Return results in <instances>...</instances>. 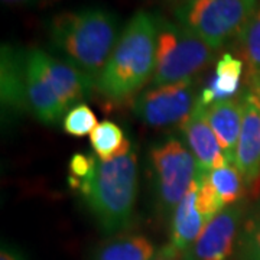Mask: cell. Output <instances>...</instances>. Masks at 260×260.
<instances>
[{
  "label": "cell",
  "mask_w": 260,
  "mask_h": 260,
  "mask_svg": "<svg viewBox=\"0 0 260 260\" xmlns=\"http://www.w3.org/2000/svg\"><path fill=\"white\" fill-rule=\"evenodd\" d=\"M243 121L236 148L234 165L247 184L260 175V93L244 88L242 95Z\"/></svg>",
  "instance_id": "cell-10"
},
{
  "label": "cell",
  "mask_w": 260,
  "mask_h": 260,
  "mask_svg": "<svg viewBox=\"0 0 260 260\" xmlns=\"http://www.w3.org/2000/svg\"><path fill=\"white\" fill-rule=\"evenodd\" d=\"M207 175L224 207L237 204L242 200L247 182L234 164L214 169Z\"/></svg>",
  "instance_id": "cell-19"
},
{
  "label": "cell",
  "mask_w": 260,
  "mask_h": 260,
  "mask_svg": "<svg viewBox=\"0 0 260 260\" xmlns=\"http://www.w3.org/2000/svg\"><path fill=\"white\" fill-rule=\"evenodd\" d=\"M244 74V62L230 52H225L217 61L215 74L210 84L197 95V104L208 107L214 103L232 100L240 91L242 77Z\"/></svg>",
  "instance_id": "cell-15"
},
{
  "label": "cell",
  "mask_w": 260,
  "mask_h": 260,
  "mask_svg": "<svg viewBox=\"0 0 260 260\" xmlns=\"http://www.w3.org/2000/svg\"><path fill=\"white\" fill-rule=\"evenodd\" d=\"M181 129L184 132L186 145L192 152L201 172L208 174L229 164L215 133L205 119L204 107L195 103L194 110L181 124Z\"/></svg>",
  "instance_id": "cell-11"
},
{
  "label": "cell",
  "mask_w": 260,
  "mask_h": 260,
  "mask_svg": "<svg viewBox=\"0 0 260 260\" xmlns=\"http://www.w3.org/2000/svg\"><path fill=\"white\" fill-rule=\"evenodd\" d=\"M198 178L195 177L191 188L185 197L181 200L177 208L172 213L171 220V244L178 250L185 251L198 239L207 225L203 214L197 208V195H198Z\"/></svg>",
  "instance_id": "cell-14"
},
{
  "label": "cell",
  "mask_w": 260,
  "mask_h": 260,
  "mask_svg": "<svg viewBox=\"0 0 260 260\" xmlns=\"http://www.w3.org/2000/svg\"><path fill=\"white\" fill-rule=\"evenodd\" d=\"M90 142L99 160H112L132 149V143L124 136L120 126L110 120L97 124L90 135Z\"/></svg>",
  "instance_id": "cell-18"
},
{
  "label": "cell",
  "mask_w": 260,
  "mask_h": 260,
  "mask_svg": "<svg viewBox=\"0 0 260 260\" xmlns=\"http://www.w3.org/2000/svg\"><path fill=\"white\" fill-rule=\"evenodd\" d=\"M149 164L159 208L172 215L197 177V160L189 148L169 136L150 148Z\"/></svg>",
  "instance_id": "cell-7"
},
{
  "label": "cell",
  "mask_w": 260,
  "mask_h": 260,
  "mask_svg": "<svg viewBox=\"0 0 260 260\" xmlns=\"http://www.w3.org/2000/svg\"><path fill=\"white\" fill-rule=\"evenodd\" d=\"M234 259L260 260V200L243 221Z\"/></svg>",
  "instance_id": "cell-20"
},
{
  "label": "cell",
  "mask_w": 260,
  "mask_h": 260,
  "mask_svg": "<svg viewBox=\"0 0 260 260\" xmlns=\"http://www.w3.org/2000/svg\"><path fill=\"white\" fill-rule=\"evenodd\" d=\"M0 83L3 116H18L28 107L26 54L12 45L2 47Z\"/></svg>",
  "instance_id": "cell-12"
},
{
  "label": "cell",
  "mask_w": 260,
  "mask_h": 260,
  "mask_svg": "<svg viewBox=\"0 0 260 260\" xmlns=\"http://www.w3.org/2000/svg\"><path fill=\"white\" fill-rule=\"evenodd\" d=\"M159 22L146 10L135 13L120 32L95 87L110 102H121L136 94L153 77L156 65Z\"/></svg>",
  "instance_id": "cell-2"
},
{
  "label": "cell",
  "mask_w": 260,
  "mask_h": 260,
  "mask_svg": "<svg viewBox=\"0 0 260 260\" xmlns=\"http://www.w3.org/2000/svg\"><path fill=\"white\" fill-rule=\"evenodd\" d=\"M239 49L246 65V88L260 93V8L239 38Z\"/></svg>",
  "instance_id": "cell-17"
},
{
  "label": "cell",
  "mask_w": 260,
  "mask_h": 260,
  "mask_svg": "<svg viewBox=\"0 0 260 260\" xmlns=\"http://www.w3.org/2000/svg\"><path fill=\"white\" fill-rule=\"evenodd\" d=\"M106 234H117L132 223L138 194V153L132 148L112 160H99L77 188Z\"/></svg>",
  "instance_id": "cell-4"
},
{
  "label": "cell",
  "mask_w": 260,
  "mask_h": 260,
  "mask_svg": "<svg viewBox=\"0 0 260 260\" xmlns=\"http://www.w3.org/2000/svg\"><path fill=\"white\" fill-rule=\"evenodd\" d=\"M182 3H186V2H194V0H181Z\"/></svg>",
  "instance_id": "cell-26"
},
{
  "label": "cell",
  "mask_w": 260,
  "mask_h": 260,
  "mask_svg": "<svg viewBox=\"0 0 260 260\" xmlns=\"http://www.w3.org/2000/svg\"><path fill=\"white\" fill-rule=\"evenodd\" d=\"M156 250L146 236L121 232L99 243L88 260H150Z\"/></svg>",
  "instance_id": "cell-16"
},
{
  "label": "cell",
  "mask_w": 260,
  "mask_h": 260,
  "mask_svg": "<svg viewBox=\"0 0 260 260\" xmlns=\"http://www.w3.org/2000/svg\"><path fill=\"white\" fill-rule=\"evenodd\" d=\"M150 260H185L184 259V253L178 250L175 246H172L171 243L162 246L160 249L156 250L153 254V257Z\"/></svg>",
  "instance_id": "cell-23"
},
{
  "label": "cell",
  "mask_w": 260,
  "mask_h": 260,
  "mask_svg": "<svg viewBox=\"0 0 260 260\" xmlns=\"http://www.w3.org/2000/svg\"><path fill=\"white\" fill-rule=\"evenodd\" d=\"M0 260H28L26 256L23 254V251L19 247L10 244V243H2V249H0Z\"/></svg>",
  "instance_id": "cell-24"
},
{
  "label": "cell",
  "mask_w": 260,
  "mask_h": 260,
  "mask_svg": "<svg viewBox=\"0 0 260 260\" xmlns=\"http://www.w3.org/2000/svg\"><path fill=\"white\" fill-rule=\"evenodd\" d=\"M2 2L10 6H30V5H38L44 0H2Z\"/></svg>",
  "instance_id": "cell-25"
},
{
  "label": "cell",
  "mask_w": 260,
  "mask_h": 260,
  "mask_svg": "<svg viewBox=\"0 0 260 260\" xmlns=\"http://www.w3.org/2000/svg\"><path fill=\"white\" fill-rule=\"evenodd\" d=\"M97 117L95 113L84 103H80L74 106L70 112L65 114L62 127L73 136H85L91 135L95 127H97Z\"/></svg>",
  "instance_id": "cell-21"
},
{
  "label": "cell",
  "mask_w": 260,
  "mask_h": 260,
  "mask_svg": "<svg viewBox=\"0 0 260 260\" xmlns=\"http://www.w3.org/2000/svg\"><path fill=\"white\" fill-rule=\"evenodd\" d=\"M48 37L67 62L94 81L119 41V19L103 8L65 10L49 19Z\"/></svg>",
  "instance_id": "cell-1"
},
{
  "label": "cell",
  "mask_w": 260,
  "mask_h": 260,
  "mask_svg": "<svg viewBox=\"0 0 260 260\" xmlns=\"http://www.w3.org/2000/svg\"><path fill=\"white\" fill-rule=\"evenodd\" d=\"M97 162L99 160L93 155L74 153L70 160V185L77 189L83 181L93 174Z\"/></svg>",
  "instance_id": "cell-22"
},
{
  "label": "cell",
  "mask_w": 260,
  "mask_h": 260,
  "mask_svg": "<svg viewBox=\"0 0 260 260\" xmlns=\"http://www.w3.org/2000/svg\"><path fill=\"white\" fill-rule=\"evenodd\" d=\"M257 10V0H194L179 5L175 16L181 26L218 49L240 38Z\"/></svg>",
  "instance_id": "cell-5"
},
{
  "label": "cell",
  "mask_w": 260,
  "mask_h": 260,
  "mask_svg": "<svg viewBox=\"0 0 260 260\" xmlns=\"http://www.w3.org/2000/svg\"><path fill=\"white\" fill-rule=\"evenodd\" d=\"M95 81L65 59L42 49L26 52L28 107L38 120L59 121L75 104L90 97Z\"/></svg>",
  "instance_id": "cell-3"
},
{
  "label": "cell",
  "mask_w": 260,
  "mask_h": 260,
  "mask_svg": "<svg viewBox=\"0 0 260 260\" xmlns=\"http://www.w3.org/2000/svg\"><path fill=\"white\" fill-rule=\"evenodd\" d=\"M197 95L192 80L159 85L140 93L133 102V113L150 127L182 124L194 110Z\"/></svg>",
  "instance_id": "cell-8"
},
{
  "label": "cell",
  "mask_w": 260,
  "mask_h": 260,
  "mask_svg": "<svg viewBox=\"0 0 260 260\" xmlns=\"http://www.w3.org/2000/svg\"><path fill=\"white\" fill-rule=\"evenodd\" d=\"M214 61V49L181 25L159 23L153 87L182 83Z\"/></svg>",
  "instance_id": "cell-6"
},
{
  "label": "cell",
  "mask_w": 260,
  "mask_h": 260,
  "mask_svg": "<svg viewBox=\"0 0 260 260\" xmlns=\"http://www.w3.org/2000/svg\"><path fill=\"white\" fill-rule=\"evenodd\" d=\"M244 221L240 203L225 207L205 225L203 233L184 253L185 260H232Z\"/></svg>",
  "instance_id": "cell-9"
},
{
  "label": "cell",
  "mask_w": 260,
  "mask_h": 260,
  "mask_svg": "<svg viewBox=\"0 0 260 260\" xmlns=\"http://www.w3.org/2000/svg\"><path fill=\"white\" fill-rule=\"evenodd\" d=\"M205 119L215 133L229 164H234L236 148L240 138L243 121V103L240 100H225L204 107Z\"/></svg>",
  "instance_id": "cell-13"
}]
</instances>
